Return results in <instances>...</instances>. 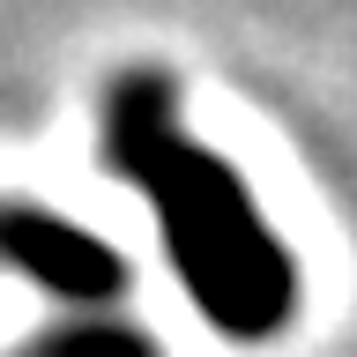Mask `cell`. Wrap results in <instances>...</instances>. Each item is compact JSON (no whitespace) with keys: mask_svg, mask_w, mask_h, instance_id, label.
<instances>
[{"mask_svg":"<svg viewBox=\"0 0 357 357\" xmlns=\"http://www.w3.org/2000/svg\"><path fill=\"white\" fill-rule=\"evenodd\" d=\"M105 164L156 208L164 253L194 312L231 342H268L298 312V261L268 231L261 201L208 142L186 134L164 67H127L105 89Z\"/></svg>","mask_w":357,"mask_h":357,"instance_id":"6da1fadb","label":"cell"},{"mask_svg":"<svg viewBox=\"0 0 357 357\" xmlns=\"http://www.w3.org/2000/svg\"><path fill=\"white\" fill-rule=\"evenodd\" d=\"M0 268L30 275L38 290H52L67 305H105L127 290V261L97 231L52 216L38 201H0Z\"/></svg>","mask_w":357,"mask_h":357,"instance_id":"7a4b0ae2","label":"cell"},{"mask_svg":"<svg viewBox=\"0 0 357 357\" xmlns=\"http://www.w3.org/2000/svg\"><path fill=\"white\" fill-rule=\"evenodd\" d=\"M22 357H156V342L142 328H127V320H75V328L30 342Z\"/></svg>","mask_w":357,"mask_h":357,"instance_id":"3957f363","label":"cell"}]
</instances>
